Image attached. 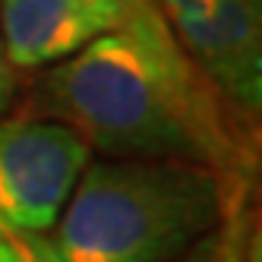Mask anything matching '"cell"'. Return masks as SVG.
I'll return each instance as SVG.
<instances>
[{"mask_svg": "<svg viewBox=\"0 0 262 262\" xmlns=\"http://www.w3.org/2000/svg\"><path fill=\"white\" fill-rule=\"evenodd\" d=\"M16 95V70L10 67V60L4 57V48H0V114L10 107Z\"/></svg>", "mask_w": 262, "mask_h": 262, "instance_id": "9c48e42d", "label": "cell"}, {"mask_svg": "<svg viewBox=\"0 0 262 262\" xmlns=\"http://www.w3.org/2000/svg\"><path fill=\"white\" fill-rule=\"evenodd\" d=\"M89 158V142L60 120L38 114L0 120V224L51 231Z\"/></svg>", "mask_w": 262, "mask_h": 262, "instance_id": "3957f363", "label": "cell"}, {"mask_svg": "<svg viewBox=\"0 0 262 262\" xmlns=\"http://www.w3.org/2000/svg\"><path fill=\"white\" fill-rule=\"evenodd\" d=\"M32 111L111 158H174L228 177L237 167L221 98L186 60L155 0H129L117 29L54 63Z\"/></svg>", "mask_w": 262, "mask_h": 262, "instance_id": "6da1fadb", "label": "cell"}, {"mask_svg": "<svg viewBox=\"0 0 262 262\" xmlns=\"http://www.w3.org/2000/svg\"><path fill=\"white\" fill-rule=\"evenodd\" d=\"M0 262H19L16 259V253H13V247H10V240H7V234L0 231Z\"/></svg>", "mask_w": 262, "mask_h": 262, "instance_id": "30bf717a", "label": "cell"}, {"mask_svg": "<svg viewBox=\"0 0 262 262\" xmlns=\"http://www.w3.org/2000/svg\"><path fill=\"white\" fill-rule=\"evenodd\" d=\"M180 51L221 101L243 117L262 111V0H221L167 23Z\"/></svg>", "mask_w": 262, "mask_h": 262, "instance_id": "277c9868", "label": "cell"}, {"mask_svg": "<svg viewBox=\"0 0 262 262\" xmlns=\"http://www.w3.org/2000/svg\"><path fill=\"white\" fill-rule=\"evenodd\" d=\"M221 4V0H155V7L161 10V16L167 23L177 19V16H186V13H199V10H209Z\"/></svg>", "mask_w": 262, "mask_h": 262, "instance_id": "ba28073f", "label": "cell"}, {"mask_svg": "<svg viewBox=\"0 0 262 262\" xmlns=\"http://www.w3.org/2000/svg\"><path fill=\"white\" fill-rule=\"evenodd\" d=\"M98 4H107V7H117V10L123 13V7L129 4V0H98Z\"/></svg>", "mask_w": 262, "mask_h": 262, "instance_id": "8fae6325", "label": "cell"}, {"mask_svg": "<svg viewBox=\"0 0 262 262\" xmlns=\"http://www.w3.org/2000/svg\"><path fill=\"white\" fill-rule=\"evenodd\" d=\"M243 202L228 215V221L218 231H212L180 262H250L259 247V234L253 231V215Z\"/></svg>", "mask_w": 262, "mask_h": 262, "instance_id": "8992f818", "label": "cell"}, {"mask_svg": "<svg viewBox=\"0 0 262 262\" xmlns=\"http://www.w3.org/2000/svg\"><path fill=\"white\" fill-rule=\"evenodd\" d=\"M209 164L111 158L89 164L57 218L63 262H180L247 199Z\"/></svg>", "mask_w": 262, "mask_h": 262, "instance_id": "7a4b0ae2", "label": "cell"}, {"mask_svg": "<svg viewBox=\"0 0 262 262\" xmlns=\"http://www.w3.org/2000/svg\"><path fill=\"white\" fill-rule=\"evenodd\" d=\"M120 19L117 7L98 0H0V48L13 70L54 67Z\"/></svg>", "mask_w": 262, "mask_h": 262, "instance_id": "5b68a950", "label": "cell"}, {"mask_svg": "<svg viewBox=\"0 0 262 262\" xmlns=\"http://www.w3.org/2000/svg\"><path fill=\"white\" fill-rule=\"evenodd\" d=\"M0 231L7 234L10 247L19 262H63L60 253L54 250V240L45 234H32V231H19V228H7L0 224Z\"/></svg>", "mask_w": 262, "mask_h": 262, "instance_id": "52a82bcc", "label": "cell"}]
</instances>
